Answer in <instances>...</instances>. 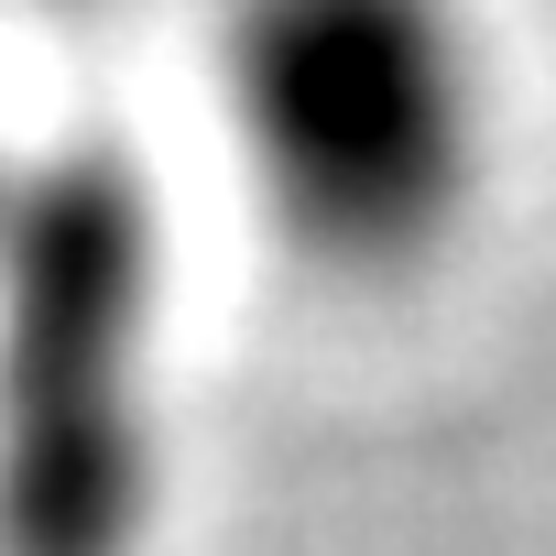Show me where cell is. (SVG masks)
I'll use <instances>...</instances> for the list:
<instances>
[{
  "mask_svg": "<svg viewBox=\"0 0 556 556\" xmlns=\"http://www.w3.org/2000/svg\"><path fill=\"white\" fill-rule=\"evenodd\" d=\"M0 197H12V153H0Z\"/></svg>",
  "mask_w": 556,
  "mask_h": 556,
  "instance_id": "obj_3",
  "label": "cell"
},
{
  "mask_svg": "<svg viewBox=\"0 0 556 556\" xmlns=\"http://www.w3.org/2000/svg\"><path fill=\"white\" fill-rule=\"evenodd\" d=\"M164 240L121 142L12 164L0 197V556H131L153 523Z\"/></svg>",
  "mask_w": 556,
  "mask_h": 556,
  "instance_id": "obj_1",
  "label": "cell"
},
{
  "mask_svg": "<svg viewBox=\"0 0 556 556\" xmlns=\"http://www.w3.org/2000/svg\"><path fill=\"white\" fill-rule=\"evenodd\" d=\"M229 131L273 229L350 285L426 273L480 207L491 164L469 34L393 0H317L251 23L229 45Z\"/></svg>",
  "mask_w": 556,
  "mask_h": 556,
  "instance_id": "obj_2",
  "label": "cell"
}]
</instances>
